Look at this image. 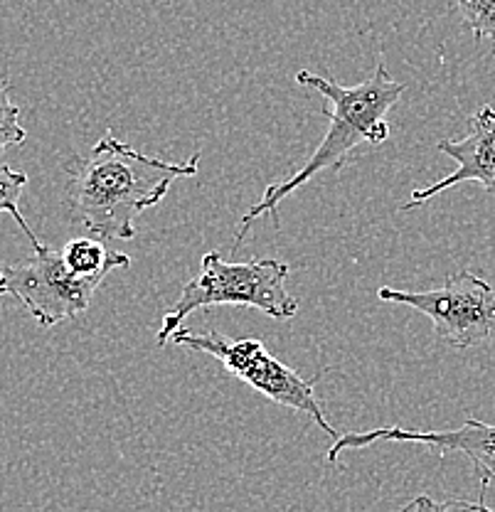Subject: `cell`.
<instances>
[{
	"label": "cell",
	"instance_id": "6da1fadb",
	"mask_svg": "<svg viewBox=\"0 0 495 512\" xmlns=\"http://www.w3.org/2000/svg\"><path fill=\"white\" fill-rule=\"evenodd\" d=\"M198 170L200 153L188 163H168L106 133L87 156L67 163L69 210L94 237L133 239L138 217L158 205L175 180L193 178Z\"/></svg>",
	"mask_w": 495,
	"mask_h": 512
},
{
	"label": "cell",
	"instance_id": "7a4b0ae2",
	"mask_svg": "<svg viewBox=\"0 0 495 512\" xmlns=\"http://www.w3.org/2000/svg\"><path fill=\"white\" fill-rule=\"evenodd\" d=\"M296 82L303 84V87L316 89V92H321L328 99V133L298 173L291 175V178H284L281 183H271L264 190L262 200L242 217L237 232H234L232 252L242 247L249 227L259 217L271 215V220L279 227V205L291 192L311 183L323 170L340 173L343 165L348 163L350 153L363 146V143H370V146L385 143L390 138L387 114H390L392 106L397 104L399 96L407 89L402 82L392 79L385 55H380V60H377L372 77L365 79L363 84H355V87H343V84L321 77V74L308 72V69L296 72Z\"/></svg>",
	"mask_w": 495,
	"mask_h": 512
},
{
	"label": "cell",
	"instance_id": "3957f363",
	"mask_svg": "<svg viewBox=\"0 0 495 512\" xmlns=\"http://www.w3.org/2000/svg\"><path fill=\"white\" fill-rule=\"evenodd\" d=\"M289 264L281 259L225 261L220 252H207L200 271L183 286V293L163 316L156 335L158 348L170 343L185 318L210 306H247L257 308L274 320H289L298 313V301L286 291Z\"/></svg>",
	"mask_w": 495,
	"mask_h": 512
},
{
	"label": "cell",
	"instance_id": "277c9868",
	"mask_svg": "<svg viewBox=\"0 0 495 512\" xmlns=\"http://www.w3.org/2000/svg\"><path fill=\"white\" fill-rule=\"evenodd\" d=\"M170 343L178 348H188L193 352H205V355L215 357L230 375L242 380L244 384L254 389V392L264 394L279 407L291 409L296 414H306L333 436L335 441L340 439L338 431L326 419L323 404L316 397V384L326 377L328 370L316 372L313 377L298 375L289 365L271 355L266 345L257 338H239L230 340L227 335L217 333V330H205V333H195V330H183L170 338Z\"/></svg>",
	"mask_w": 495,
	"mask_h": 512
},
{
	"label": "cell",
	"instance_id": "5b68a950",
	"mask_svg": "<svg viewBox=\"0 0 495 512\" xmlns=\"http://www.w3.org/2000/svg\"><path fill=\"white\" fill-rule=\"evenodd\" d=\"M377 298L424 313L434 323L436 335L456 350L476 348L495 338V286L468 269L449 276L444 286L431 291L380 286Z\"/></svg>",
	"mask_w": 495,
	"mask_h": 512
},
{
	"label": "cell",
	"instance_id": "8992f818",
	"mask_svg": "<svg viewBox=\"0 0 495 512\" xmlns=\"http://www.w3.org/2000/svg\"><path fill=\"white\" fill-rule=\"evenodd\" d=\"M104 279L72 274L62 252L42 247L25 264L0 266V296L18 298L42 328H52L87 311Z\"/></svg>",
	"mask_w": 495,
	"mask_h": 512
},
{
	"label": "cell",
	"instance_id": "52a82bcc",
	"mask_svg": "<svg viewBox=\"0 0 495 512\" xmlns=\"http://www.w3.org/2000/svg\"><path fill=\"white\" fill-rule=\"evenodd\" d=\"M377 441H399V444H424L441 456L446 453H463L471 458L473 468L481 476V500L486 495L488 485L495 478V424H486L478 419H466L463 426L451 431H409L402 426H385V429L372 431H353V434H343L328 451V463H335L340 453L358 451L367 448Z\"/></svg>",
	"mask_w": 495,
	"mask_h": 512
},
{
	"label": "cell",
	"instance_id": "ba28073f",
	"mask_svg": "<svg viewBox=\"0 0 495 512\" xmlns=\"http://www.w3.org/2000/svg\"><path fill=\"white\" fill-rule=\"evenodd\" d=\"M441 153L456 160V170L446 178L436 180L434 185L414 190L412 197L402 205V212L424 205L431 197L441 195L444 190L461 183H481L491 195H495V109L481 106L471 116V131L461 141H439Z\"/></svg>",
	"mask_w": 495,
	"mask_h": 512
},
{
	"label": "cell",
	"instance_id": "9c48e42d",
	"mask_svg": "<svg viewBox=\"0 0 495 512\" xmlns=\"http://www.w3.org/2000/svg\"><path fill=\"white\" fill-rule=\"evenodd\" d=\"M62 259H65L67 269L77 276H106L114 269H129L131 259L124 252L116 249H106L104 242L92 237H79L67 242L62 249Z\"/></svg>",
	"mask_w": 495,
	"mask_h": 512
},
{
	"label": "cell",
	"instance_id": "30bf717a",
	"mask_svg": "<svg viewBox=\"0 0 495 512\" xmlns=\"http://www.w3.org/2000/svg\"><path fill=\"white\" fill-rule=\"evenodd\" d=\"M25 185H28V175L20 173V170H13L10 165H0V212H8L18 227L23 229L25 237L30 239L35 252H40L45 244L35 237V232L30 229V224L25 222L23 212H20V195H23Z\"/></svg>",
	"mask_w": 495,
	"mask_h": 512
},
{
	"label": "cell",
	"instance_id": "8fae6325",
	"mask_svg": "<svg viewBox=\"0 0 495 512\" xmlns=\"http://www.w3.org/2000/svg\"><path fill=\"white\" fill-rule=\"evenodd\" d=\"M28 138L23 124H20V109L10 99V84L0 82V153L10 146H20Z\"/></svg>",
	"mask_w": 495,
	"mask_h": 512
},
{
	"label": "cell",
	"instance_id": "7c38bea8",
	"mask_svg": "<svg viewBox=\"0 0 495 512\" xmlns=\"http://www.w3.org/2000/svg\"><path fill=\"white\" fill-rule=\"evenodd\" d=\"M476 40H495V0H456Z\"/></svg>",
	"mask_w": 495,
	"mask_h": 512
},
{
	"label": "cell",
	"instance_id": "4fadbf2b",
	"mask_svg": "<svg viewBox=\"0 0 495 512\" xmlns=\"http://www.w3.org/2000/svg\"><path fill=\"white\" fill-rule=\"evenodd\" d=\"M402 512H495L488 508L483 500H478V503H471V500H434L429 498V495H417L414 500H409L407 505H404Z\"/></svg>",
	"mask_w": 495,
	"mask_h": 512
}]
</instances>
